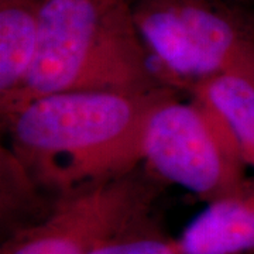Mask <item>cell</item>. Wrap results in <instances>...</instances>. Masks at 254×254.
Returning <instances> with one entry per match:
<instances>
[{"label":"cell","mask_w":254,"mask_h":254,"mask_svg":"<svg viewBox=\"0 0 254 254\" xmlns=\"http://www.w3.org/2000/svg\"><path fill=\"white\" fill-rule=\"evenodd\" d=\"M249 167H253L254 168V147H253V153L250 155V160H249Z\"/></svg>","instance_id":"cell-10"},{"label":"cell","mask_w":254,"mask_h":254,"mask_svg":"<svg viewBox=\"0 0 254 254\" xmlns=\"http://www.w3.org/2000/svg\"><path fill=\"white\" fill-rule=\"evenodd\" d=\"M41 0H0V106L27 81L38 48Z\"/></svg>","instance_id":"cell-7"},{"label":"cell","mask_w":254,"mask_h":254,"mask_svg":"<svg viewBox=\"0 0 254 254\" xmlns=\"http://www.w3.org/2000/svg\"><path fill=\"white\" fill-rule=\"evenodd\" d=\"M233 3H239V4H246V3H254V0H229Z\"/></svg>","instance_id":"cell-9"},{"label":"cell","mask_w":254,"mask_h":254,"mask_svg":"<svg viewBox=\"0 0 254 254\" xmlns=\"http://www.w3.org/2000/svg\"><path fill=\"white\" fill-rule=\"evenodd\" d=\"M173 86L153 91L58 92L3 118L10 154L37 187L55 195L143 165L151 110Z\"/></svg>","instance_id":"cell-1"},{"label":"cell","mask_w":254,"mask_h":254,"mask_svg":"<svg viewBox=\"0 0 254 254\" xmlns=\"http://www.w3.org/2000/svg\"><path fill=\"white\" fill-rule=\"evenodd\" d=\"M143 164L158 180L212 200L236 193L252 180L227 125L203 100L184 102L170 92L151 110Z\"/></svg>","instance_id":"cell-4"},{"label":"cell","mask_w":254,"mask_h":254,"mask_svg":"<svg viewBox=\"0 0 254 254\" xmlns=\"http://www.w3.org/2000/svg\"><path fill=\"white\" fill-rule=\"evenodd\" d=\"M93 254H181V252L175 240L165 236L153 219Z\"/></svg>","instance_id":"cell-8"},{"label":"cell","mask_w":254,"mask_h":254,"mask_svg":"<svg viewBox=\"0 0 254 254\" xmlns=\"http://www.w3.org/2000/svg\"><path fill=\"white\" fill-rule=\"evenodd\" d=\"M181 254H254V181L208 202L175 240Z\"/></svg>","instance_id":"cell-6"},{"label":"cell","mask_w":254,"mask_h":254,"mask_svg":"<svg viewBox=\"0 0 254 254\" xmlns=\"http://www.w3.org/2000/svg\"><path fill=\"white\" fill-rule=\"evenodd\" d=\"M170 86L137 30L131 0H41L38 48L1 119L30 100L71 91Z\"/></svg>","instance_id":"cell-2"},{"label":"cell","mask_w":254,"mask_h":254,"mask_svg":"<svg viewBox=\"0 0 254 254\" xmlns=\"http://www.w3.org/2000/svg\"><path fill=\"white\" fill-rule=\"evenodd\" d=\"M163 184L143 164L57 195L46 215L18 229L0 254H93L154 219Z\"/></svg>","instance_id":"cell-5"},{"label":"cell","mask_w":254,"mask_h":254,"mask_svg":"<svg viewBox=\"0 0 254 254\" xmlns=\"http://www.w3.org/2000/svg\"><path fill=\"white\" fill-rule=\"evenodd\" d=\"M229 0H131L137 30L173 88L254 73V18Z\"/></svg>","instance_id":"cell-3"}]
</instances>
